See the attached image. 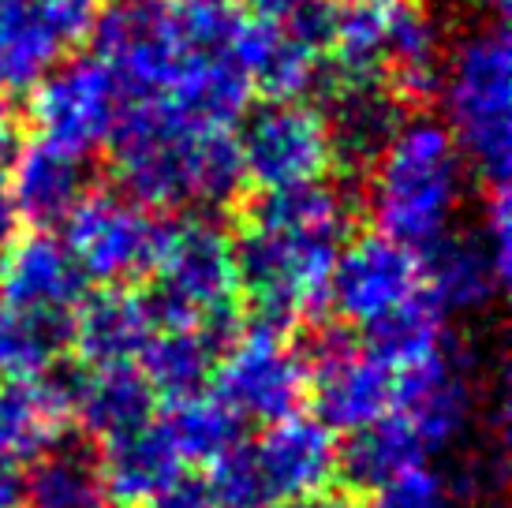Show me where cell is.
Segmentation results:
<instances>
[{
    "mask_svg": "<svg viewBox=\"0 0 512 508\" xmlns=\"http://www.w3.org/2000/svg\"><path fill=\"white\" fill-rule=\"evenodd\" d=\"M307 370L314 419L333 434H356L393 408V367L341 329H326L318 337Z\"/></svg>",
    "mask_w": 512,
    "mask_h": 508,
    "instance_id": "8fae6325",
    "label": "cell"
},
{
    "mask_svg": "<svg viewBox=\"0 0 512 508\" xmlns=\"http://www.w3.org/2000/svg\"><path fill=\"white\" fill-rule=\"evenodd\" d=\"M72 348V314L8 311L0 307V374L38 378L57 370L60 355Z\"/></svg>",
    "mask_w": 512,
    "mask_h": 508,
    "instance_id": "83f0119b",
    "label": "cell"
},
{
    "mask_svg": "<svg viewBox=\"0 0 512 508\" xmlns=\"http://www.w3.org/2000/svg\"><path fill=\"white\" fill-rule=\"evenodd\" d=\"M337 479V441L314 415H285L251 441H236L210 464V494L221 508H285L329 490Z\"/></svg>",
    "mask_w": 512,
    "mask_h": 508,
    "instance_id": "277c9868",
    "label": "cell"
},
{
    "mask_svg": "<svg viewBox=\"0 0 512 508\" xmlns=\"http://www.w3.org/2000/svg\"><path fill=\"white\" fill-rule=\"evenodd\" d=\"M150 508H221V505H217V497L210 494V486H206V482L180 479L172 490H165V494L157 497Z\"/></svg>",
    "mask_w": 512,
    "mask_h": 508,
    "instance_id": "4dcf8cb0",
    "label": "cell"
},
{
    "mask_svg": "<svg viewBox=\"0 0 512 508\" xmlns=\"http://www.w3.org/2000/svg\"><path fill=\"white\" fill-rule=\"evenodd\" d=\"M101 0H0V90H34L90 38Z\"/></svg>",
    "mask_w": 512,
    "mask_h": 508,
    "instance_id": "5bb4252c",
    "label": "cell"
},
{
    "mask_svg": "<svg viewBox=\"0 0 512 508\" xmlns=\"http://www.w3.org/2000/svg\"><path fill=\"white\" fill-rule=\"evenodd\" d=\"M60 225L83 277L98 284H131L154 273L169 228L154 210L116 191H86Z\"/></svg>",
    "mask_w": 512,
    "mask_h": 508,
    "instance_id": "52a82bcc",
    "label": "cell"
},
{
    "mask_svg": "<svg viewBox=\"0 0 512 508\" xmlns=\"http://www.w3.org/2000/svg\"><path fill=\"white\" fill-rule=\"evenodd\" d=\"M154 329L150 299L135 296L128 284H101L94 296L75 303L72 348L83 359V370L135 367Z\"/></svg>",
    "mask_w": 512,
    "mask_h": 508,
    "instance_id": "ac0fdd59",
    "label": "cell"
},
{
    "mask_svg": "<svg viewBox=\"0 0 512 508\" xmlns=\"http://www.w3.org/2000/svg\"><path fill=\"white\" fill-rule=\"evenodd\" d=\"M314 4H322V0H247L251 15L270 19V23H292L303 12H311Z\"/></svg>",
    "mask_w": 512,
    "mask_h": 508,
    "instance_id": "1f68e13d",
    "label": "cell"
},
{
    "mask_svg": "<svg viewBox=\"0 0 512 508\" xmlns=\"http://www.w3.org/2000/svg\"><path fill=\"white\" fill-rule=\"evenodd\" d=\"M86 296V277L72 258L68 243L53 232L15 236L0 254V307L8 311L72 314Z\"/></svg>",
    "mask_w": 512,
    "mask_h": 508,
    "instance_id": "e0dca14e",
    "label": "cell"
},
{
    "mask_svg": "<svg viewBox=\"0 0 512 508\" xmlns=\"http://www.w3.org/2000/svg\"><path fill=\"white\" fill-rule=\"evenodd\" d=\"M393 415L412 430L427 456L453 445L471 423L468 359L453 352V340H445L438 352L393 370Z\"/></svg>",
    "mask_w": 512,
    "mask_h": 508,
    "instance_id": "9a60e30c",
    "label": "cell"
},
{
    "mask_svg": "<svg viewBox=\"0 0 512 508\" xmlns=\"http://www.w3.org/2000/svg\"><path fill=\"white\" fill-rule=\"evenodd\" d=\"M154 389L139 367H101L72 374V419L90 438L109 441L154 419Z\"/></svg>",
    "mask_w": 512,
    "mask_h": 508,
    "instance_id": "cb8c5ba5",
    "label": "cell"
},
{
    "mask_svg": "<svg viewBox=\"0 0 512 508\" xmlns=\"http://www.w3.org/2000/svg\"><path fill=\"white\" fill-rule=\"evenodd\" d=\"M468 195V161L456 150L449 127L412 116L404 120L382 157L370 165L367 206L382 236L427 254L453 232Z\"/></svg>",
    "mask_w": 512,
    "mask_h": 508,
    "instance_id": "7a4b0ae2",
    "label": "cell"
},
{
    "mask_svg": "<svg viewBox=\"0 0 512 508\" xmlns=\"http://www.w3.org/2000/svg\"><path fill=\"white\" fill-rule=\"evenodd\" d=\"M236 150H240L243 180L258 191H281L322 180L333 165L329 127L318 105L299 98H281L243 113Z\"/></svg>",
    "mask_w": 512,
    "mask_h": 508,
    "instance_id": "9c48e42d",
    "label": "cell"
},
{
    "mask_svg": "<svg viewBox=\"0 0 512 508\" xmlns=\"http://www.w3.org/2000/svg\"><path fill=\"white\" fill-rule=\"evenodd\" d=\"M120 105V90L105 64L98 57H83L57 64L34 86L30 120L38 124V139L86 157L109 146Z\"/></svg>",
    "mask_w": 512,
    "mask_h": 508,
    "instance_id": "7c38bea8",
    "label": "cell"
},
{
    "mask_svg": "<svg viewBox=\"0 0 512 508\" xmlns=\"http://www.w3.org/2000/svg\"><path fill=\"white\" fill-rule=\"evenodd\" d=\"M512 258V221L509 187H490L483 206V225L445 236L419 254L423 288L441 307V314H471L494 303L498 288L509 277Z\"/></svg>",
    "mask_w": 512,
    "mask_h": 508,
    "instance_id": "ba28073f",
    "label": "cell"
},
{
    "mask_svg": "<svg viewBox=\"0 0 512 508\" xmlns=\"http://www.w3.org/2000/svg\"><path fill=\"white\" fill-rule=\"evenodd\" d=\"M19 206V217L38 228L60 225L72 206L86 195V165L72 150H60L53 142L34 139L15 150V169L8 180Z\"/></svg>",
    "mask_w": 512,
    "mask_h": 508,
    "instance_id": "603a6c76",
    "label": "cell"
},
{
    "mask_svg": "<svg viewBox=\"0 0 512 508\" xmlns=\"http://www.w3.org/2000/svg\"><path fill=\"white\" fill-rule=\"evenodd\" d=\"M236 322H165L157 325L139 355V374L154 396L180 400V396L202 393L225 344L236 337Z\"/></svg>",
    "mask_w": 512,
    "mask_h": 508,
    "instance_id": "ffe728a7",
    "label": "cell"
},
{
    "mask_svg": "<svg viewBox=\"0 0 512 508\" xmlns=\"http://www.w3.org/2000/svg\"><path fill=\"white\" fill-rule=\"evenodd\" d=\"M285 508H356L348 497L341 494H329V490H322V494H311V497H299V501H292V505Z\"/></svg>",
    "mask_w": 512,
    "mask_h": 508,
    "instance_id": "d590c367",
    "label": "cell"
},
{
    "mask_svg": "<svg viewBox=\"0 0 512 508\" xmlns=\"http://www.w3.org/2000/svg\"><path fill=\"white\" fill-rule=\"evenodd\" d=\"M344 240L292 228L243 225L236 247L240 296L247 299L258 325L288 333L326 307L329 273Z\"/></svg>",
    "mask_w": 512,
    "mask_h": 508,
    "instance_id": "5b68a950",
    "label": "cell"
},
{
    "mask_svg": "<svg viewBox=\"0 0 512 508\" xmlns=\"http://www.w3.org/2000/svg\"><path fill=\"white\" fill-rule=\"evenodd\" d=\"M157 288L150 299L157 325L165 322H236V247L206 213H187L165 228L154 262Z\"/></svg>",
    "mask_w": 512,
    "mask_h": 508,
    "instance_id": "8992f818",
    "label": "cell"
},
{
    "mask_svg": "<svg viewBox=\"0 0 512 508\" xmlns=\"http://www.w3.org/2000/svg\"><path fill=\"white\" fill-rule=\"evenodd\" d=\"M23 501V471L19 460H12L8 452H0V508H19Z\"/></svg>",
    "mask_w": 512,
    "mask_h": 508,
    "instance_id": "836d02e7",
    "label": "cell"
},
{
    "mask_svg": "<svg viewBox=\"0 0 512 508\" xmlns=\"http://www.w3.org/2000/svg\"><path fill=\"white\" fill-rule=\"evenodd\" d=\"M441 105L460 157L490 187L509 184L512 49L505 19L468 30L441 68Z\"/></svg>",
    "mask_w": 512,
    "mask_h": 508,
    "instance_id": "3957f363",
    "label": "cell"
},
{
    "mask_svg": "<svg viewBox=\"0 0 512 508\" xmlns=\"http://www.w3.org/2000/svg\"><path fill=\"white\" fill-rule=\"evenodd\" d=\"M19 221H23V217H19L12 187H8V180L0 176V254L15 243V236H19Z\"/></svg>",
    "mask_w": 512,
    "mask_h": 508,
    "instance_id": "d6a6232c",
    "label": "cell"
},
{
    "mask_svg": "<svg viewBox=\"0 0 512 508\" xmlns=\"http://www.w3.org/2000/svg\"><path fill=\"white\" fill-rule=\"evenodd\" d=\"M232 57L243 68L251 90H262L270 101L303 98L326 83V60L311 42H303L285 23L243 15L232 42Z\"/></svg>",
    "mask_w": 512,
    "mask_h": 508,
    "instance_id": "d6986e66",
    "label": "cell"
},
{
    "mask_svg": "<svg viewBox=\"0 0 512 508\" xmlns=\"http://www.w3.org/2000/svg\"><path fill=\"white\" fill-rule=\"evenodd\" d=\"M15 146H19V131H15V116L8 109V101L0 98V165L15 154Z\"/></svg>",
    "mask_w": 512,
    "mask_h": 508,
    "instance_id": "e575fe53",
    "label": "cell"
},
{
    "mask_svg": "<svg viewBox=\"0 0 512 508\" xmlns=\"http://www.w3.org/2000/svg\"><path fill=\"white\" fill-rule=\"evenodd\" d=\"M370 508H453V490L427 464L400 471L397 479L370 490Z\"/></svg>",
    "mask_w": 512,
    "mask_h": 508,
    "instance_id": "f546056e",
    "label": "cell"
},
{
    "mask_svg": "<svg viewBox=\"0 0 512 508\" xmlns=\"http://www.w3.org/2000/svg\"><path fill=\"white\" fill-rule=\"evenodd\" d=\"M419 292H423L419 254L382 232H370L337 251L326 303L341 322L367 333L389 314H397L404 303H412Z\"/></svg>",
    "mask_w": 512,
    "mask_h": 508,
    "instance_id": "4fadbf2b",
    "label": "cell"
},
{
    "mask_svg": "<svg viewBox=\"0 0 512 508\" xmlns=\"http://www.w3.org/2000/svg\"><path fill=\"white\" fill-rule=\"evenodd\" d=\"M27 508H109L98 456L83 445H49L23 475Z\"/></svg>",
    "mask_w": 512,
    "mask_h": 508,
    "instance_id": "d4e9b609",
    "label": "cell"
},
{
    "mask_svg": "<svg viewBox=\"0 0 512 508\" xmlns=\"http://www.w3.org/2000/svg\"><path fill=\"white\" fill-rule=\"evenodd\" d=\"M184 467L187 464L176 456L165 430L154 419L101 441L98 471L109 505L150 508L165 490L184 479Z\"/></svg>",
    "mask_w": 512,
    "mask_h": 508,
    "instance_id": "44dd1931",
    "label": "cell"
},
{
    "mask_svg": "<svg viewBox=\"0 0 512 508\" xmlns=\"http://www.w3.org/2000/svg\"><path fill=\"white\" fill-rule=\"evenodd\" d=\"M109 150L124 195L146 210H217L243 187L232 131L187 127L146 101L120 109Z\"/></svg>",
    "mask_w": 512,
    "mask_h": 508,
    "instance_id": "6da1fadb",
    "label": "cell"
},
{
    "mask_svg": "<svg viewBox=\"0 0 512 508\" xmlns=\"http://www.w3.org/2000/svg\"><path fill=\"white\" fill-rule=\"evenodd\" d=\"M445 314L434 299L427 296V288L404 303L397 314H389L385 322H378L374 329H367V344L370 352L382 359L385 367H408V363H419L434 355L445 344Z\"/></svg>",
    "mask_w": 512,
    "mask_h": 508,
    "instance_id": "f1b7e54d",
    "label": "cell"
},
{
    "mask_svg": "<svg viewBox=\"0 0 512 508\" xmlns=\"http://www.w3.org/2000/svg\"><path fill=\"white\" fill-rule=\"evenodd\" d=\"M322 116L329 127L333 161H341L352 172H370V165L382 157L400 124L408 120V105L378 75H337L333 71Z\"/></svg>",
    "mask_w": 512,
    "mask_h": 508,
    "instance_id": "2e32d148",
    "label": "cell"
},
{
    "mask_svg": "<svg viewBox=\"0 0 512 508\" xmlns=\"http://www.w3.org/2000/svg\"><path fill=\"white\" fill-rule=\"evenodd\" d=\"M72 423V378L57 370L38 378H12L0 385V452L12 460H34L57 445Z\"/></svg>",
    "mask_w": 512,
    "mask_h": 508,
    "instance_id": "7402d4cb",
    "label": "cell"
},
{
    "mask_svg": "<svg viewBox=\"0 0 512 508\" xmlns=\"http://www.w3.org/2000/svg\"><path fill=\"white\" fill-rule=\"evenodd\" d=\"M430 456L408 426L393 411H385L378 423L348 434L344 449H337V475L352 482L356 490H378L382 482L397 479L408 467L427 464Z\"/></svg>",
    "mask_w": 512,
    "mask_h": 508,
    "instance_id": "4316f807",
    "label": "cell"
},
{
    "mask_svg": "<svg viewBox=\"0 0 512 508\" xmlns=\"http://www.w3.org/2000/svg\"><path fill=\"white\" fill-rule=\"evenodd\" d=\"M307 374V359L288 344L285 333L255 325L225 344L210 385L243 423H273L299 411Z\"/></svg>",
    "mask_w": 512,
    "mask_h": 508,
    "instance_id": "30bf717a",
    "label": "cell"
},
{
    "mask_svg": "<svg viewBox=\"0 0 512 508\" xmlns=\"http://www.w3.org/2000/svg\"><path fill=\"white\" fill-rule=\"evenodd\" d=\"M169 445L184 464L210 467L243 438V419L228 408L214 389L169 400L165 419H157Z\"/></svg>",
    "mask_w": 512,
    "mask_h": 508,
    "instance_id": "484cf974",
    "label": "cell"
}]
</instances>
